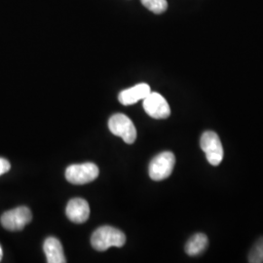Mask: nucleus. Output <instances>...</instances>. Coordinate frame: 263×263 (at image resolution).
Instances as JSON below:
<instances>
[{
  "mask_svg": "<svg viewBox=\"0 0 263 263\" xmlns=\"http://www.w3.org/2000/svg\"><path fill=\"white\" fill-rule=\"evenodd\" d=\"M126 236L121 230L111 226H102L98 228L91 238V244L96 251L104 252L110 247H123Z\"/></svg>",
  "mask_w": 263,
  "mask_h": 263,
  "instance_id": "obj_1",
  "label": "nucleus"
},
{
  "mask_svg": "<svg viewBox=\"0 0 263 263\" xmlns=\"http://www.w3.org/2000/svg\"><path fill=\"white\" fill-rule=\"evenodd\" d=\"M176 164L173 152L164 151L151 160L148 173L151 179L159 181L169 178Z\"/></svg>",
  "mask_w": 263,
  "mask_h": 263,
  "instance_id": "obj_2",
  "label": "nucleus"
},
{
  "mask_svg": "<svg viewBox=\"0 0 263 263\" xmlns=\"http://www.w3.org/2000/svg\"><path fill=\"white\" fill-rule=\"evenodd\" d=\"M108 128L114 136L122 138L126 143L132 144L137 139V129L134 123L122 113H116L110 117Z\"/></svg>",
  "mask_w": 263,
  "mask_h": 263,
  "instance_id": "obj_3",
  "label": "nucleus"
},
{
  "mask_svg": "<svg viewBox=\"0 0 263 263\" xmlns=\"http://www.w3.org/2000/svg\"><path fill=\"white\" fill-rule=\"evenodd\" d=\"M200 146L205 152L208 162L218 166L223 159V147L218 135L213 131L205 132L200 140Z\"/></svg>",
  "mask_w": 263,
  "mask_h": 263,
  "instance_id": "obj_4",
  "label": "nucleus"
},
{
  "mask_svg": "<svg viewBox=\"0 0 263 263\" xmlns=\"http://www.w3.org/2000/svg\"><path fill=\"white\" fill-rule=\"evenodd\" d=\"M100 170L94 163L70 165L66 170V179L73 184H86L99 177Z\"/></svg>",
  "mask_w": 263,
  "mask_h": 263,
  "instance_id": "obj_5",
  "label": "nucleus"
},
{
  "mask_svg": "<svg viewBox=\"0 0 263 263\" xmlns=\"http://www.w3.org/2000/svg\"><path fill=\"white\" fill-rule=\"evenodd\" d=\"M32 215L28 207H18L5 212L0 218L2 226L9 231H19L31 221Z\"/></svg>",
  "mask_w": 263,
  "mask_h": 263,
  "instance_id": "obj_6",
  "label": "nucleus"
},
{
  "mask_svg": "<svg viewBox=\"0 0 263 263\" xmlns=\"http://www.w3.org/2000/svg\"><path fill=\"white\" fill-rule=\"evenodd\" d=\"M143 108L145 112L154 119H166L171 115V108L166 99L156 92H151L143 99Z\"/></svg>",
  "mask_w": 263,
  "mask_h": 263,
  "instance_id": "obj_7",
  "label": "nucleus"
},
{
  "mask_svg": "<svg viewBox=\"0 0 263 263\" xmlns=\"http://www.w3.org/2000/svg\"><path fill=\"white\" fill-rule=\"evenodd\" d=\"M66 216L74 223H83L90 216V207L88 202L82 198L71 199L66 210Z\"/></svg>",
  "mask_w": 263,
  "mask_h": 263,
  "instance_id": "obj_8",
  "label": "nucleus"
},
{
  "mask_svg": "<svg viewBox=\"0 0 263 263\" xmlns=\"http://www.w3.org/2000/svg\"><path fill=\"white\" fill-rule=\"evenodd\" d=\"M151 92L149 85L146 83H140L122 91L118 96V100L123 105H131L145 99L151 94Z\"/></svg>",
  "mask_w": 263,
  "mask_h": 263,
  "instance_id": "obj_9",
  "label": "nucleus"
},
{
  "mask_svg": "<svg viewBox=\"0 0 263 263\" xmlns=\"http://www.w3.org/2000/svg\"><path fill=\"white\" fill-rule=\"evenodd\" d=\"M44 253L47 257L49 263L66 262V256L64 254V249L61 242L55 237H49L44 242Z\"/></svg>",
  "mask_w": 263,
  "mask_h": 263,
  "instance_id": "obj_10",
  "label": "nucleus"
},
{
  "mask_svg": "<svg viewBox=\"0 0 263 263\" xmlns=\"http://www.w3.org/2000/svg\"><path fill=\"white\" fill-rule=\"evenodd\" d=\"M209 239L203 233H197L192 236L185 245V252L190 256H196L202 254L208 248Z\"/></svg>",
  "mask_w": 263,
  "mask_h": 263,
  "instance_id": "obj_11",
  "label": "nucleus"
},
{
  "mask_svg": "<svg viewBox=\"0 0 263 263\" xmlns=\"http://www.w3.org/2000/svg\"><path fill=\"white\" fill-rule=\"evenodd\" d=\"M142 5L154 14H162L168 9L167 0H141Z\"/></svg>",
  "mask_w": 263,
  "mask_h": 263,
  "instance_id": "obj_12",
  "label": "nucleus"
},
{
  "mask_svg": "<svg viewBox=\"0 0 263 263\" xmlns=\"http://www.w3.org/2000/svg\"><path fill=\"white\" fill-rule=\"evenodd\" d=\"M249 262L263 263V237L258 239L252 248L249 254Z\"/></svg>",
  "mask_w": 263,
  "mask_h": 263,
  "instance_id": "obj_13",
  "label": "nucleus"
},
{
  "mask_svg": "<svg viewBox=\"0 0 263 263\" xmlns=\"http://www.w3.org/2000/svg\"><path fill=\"white\" fill-rule=\"evenodd\" d=\"M11 169V164L8 160L0 158V176L6 174Z\"/></svg>",
  "mask_w": 263,
  "mask_h": 263,
  "instance_id": "obj_14",
  "label": "nucleus"
},
{
  "mask_svg": "<svg viewBox=\"0 0 263 263\" xmlns=\"http://www.w3.org/2000/svg\"><path fill=\"white\" fill-rule=\"evenodd\" d=\"M2 255H3V252H2V248H1V246H0V260H1V258H2Z\"/></svg>",
  "mask_w": 263,
  "mask_h": 263,
  "instance_id": "obj_15",
  "label": "nucleus"
}]
</instances>
